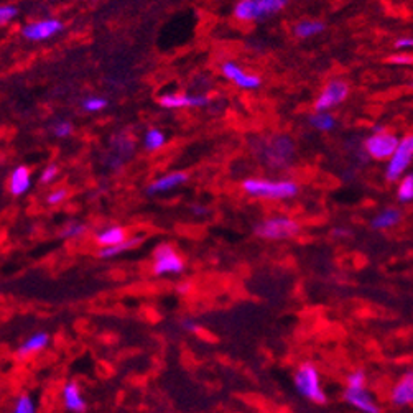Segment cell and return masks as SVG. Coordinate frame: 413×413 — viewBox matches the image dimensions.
I'll use <instances>...</instances> for the list:
<instances>
[{
	"label": "cell",
	"instance_id": "1",
	"mask_svg": "<svg viewBox=\"0 0 413 413\" xmlns=\"http://www.w3.org/2000/svg\"><path fill=\"white\" fill-rule=\"evenodd\" d=\"M295 390L303 397L305 400L316 405H325L328 402V395L321 384V374L311 361L300 362L293 372Z\"/></svg>",
	"mask_w": 413,
	"mask_h": 413
},
{
	"label": "cell",
	"instance_id": "2",
	"mask_svg": "<svg viewBox=\"0 0 413 413\" xmlns=\"http://www.w3.org/2000/svg\"><path fill=\"white\" fill-rule=\"evenodd\" d=\"M243 191L250 198L259 199H290L298 194V185L290 180L248 178L243 181Z\"/></svg>",
	"mask_w": 413,
	"mask_h": 413
},
{
	"label": "cell",
	"instance_id": "3",
	"mask_svg": "<svg viewBox=\"0 0 413 413\" xmlns=\"http://www.w3.org/2000/svg\"><path fill=\"white\" fill-rule=\"evenodd\" d=\"M259 155L272 168H285L293 162L295 144L289 135H272L260 142Z\"/></svg>",
	"mask_w": 413,
	"mask_h": 413
},
{
	"label": "cell",
	"instance_id": "4",
	"mask_svg": "<svg viewBox=\"0 0 413 413\" xmlns=\"http://www.w3.org/2000/svg\"><path fill=\"white\" fill-rule=\"evenodd\" d=\"M290 0H239L234 7V17L240 22H259L279 13Z\"/></svg>",
	"mask_w": 413,
	"mask_h": 413
},
{
	"label": "cell",
	"instance_id": "5",
	"mask_svg": "<svg viewBox=\"0 0 413 413\" xmlns=\"http://www.w3.org/2000/svg\"><path fill=\"white\" fill-rule=\"evenodd\" d=\"M298 221L286 216H274V218L260 221L254 228V234L264 240H286L300 234Z\"/></svg>",
	"mask_w": 413,
	"mask_h": 413
},
{
	"label": "cell",
	"instance_id": "6",
	"mask_svg": "<svg viewBox=\"0 0 413 413\" xmlns=\"http://www.w3.org/2000/svg\"><path fill=\"white\" fill-rule=\"evenodd\" d=\"M186 269V262L171 244H160L153 250L152 272L155 277H173L181 275Z\"/></svg>",
	"mask_w": 413,
	"mask_h": 413
},
{
	"label": "cell",
	"instance_id": "7",
	"mask_svg": "<svg viewBox=\"0 0 413 413\" xmlns=\"http://www.w3.org/2000/svg\"><path fill=\"white\" fill-rule=\"evenodd\" d=\"M399 137L395 134L387 132L382 125H377L374 132L366 139L364 152L369 158L374 160H389L399 147Z\"/></svg>",
	"mask_w": 413,
	"mask_h": 413
},
{
	"label": "cell",
	"instance_id": "8",
	"mask_svg": "<svg viewBox=\"0 0 413 413\" xmlns=\"http://www.w3.org/2000/svg\"><path fill=\"white\" fill-rule=\"evenodd\" d=\"M413 160V135H405L399 142L394 155L387 160L385 178L387 181H399Z\"/></svg>",
	"mask_w": 413,
	"mask_h": 413
},
{
	"label": "cell",
	"instance_id": "9",
	"mask_svg": "<svg viewBox=\"0 0 413 413\" xmlns=\"http://www.w3.org/2000/svg\"><path fill=\"white\" fill-rule=\"evenodd\" d=\"M347 95H349V84L342 79H331L315 100V112H328L330 109L344 103Z\"/></svg>",
	"mask_w": 413,
	"mask_h": 413
},
{
	"label": "cell",
	"instance_id": "10",
	"mask_svg": "<svg viewBox=\"0 0 413 413\" xmlns=\"http://www.w3.org/2000/svg\"><path fill=\"white\" fill-rule=\"evenodd\" d=\"M64 28L63 22L59 18L48 17L37 20V22H30L22 28V37L28 42H45V40L53 38L54 35L62 33Z\"/></svg>",
	"mask_w": 413,
	"mask_h": 413
},
{
	"label": "cell",
	"instance_id": "11",
	"mask_svg": "<svg viewBox=\"0 0 413 413\" xmlns=\"http://www.w3.org/2000/svg\"><path fill=\"white\" fill-rule=\"evenodd\" d=\"M342 400L361 413H382L380 405L377 404L376 397L367 390V387H364V389H347V387H344Z\"/></svg>",
	"mask_w": 413,
	"mask_h": 413
},
{
	"label": "cell",
	"instance_id": "12",
	"mask_svg": "<svg viewBox=\"0 0 413 413\" xmlns=\"http://www.w3.org/2000/svg\"><path fill=\"white\" fill-rule=\"evenodd\" d=\"M221 73H223V76L228 79V81L234 83V86H238V88L245 89V91L259 89L262 84L260 76L248 73L243 66H239V64L234 62L223 63V66H221Z\"/></svg>",
	"mask_w": 413,
	"mask_h": 413
},
{
	"label": "cell",
	"instance_id": "13",
	"mask_svg": "<svg viewBox=\"0 0 413 413\" xmlns=\"http://www.w3.org/2000/svg\"><path fill=\"white\" fill-rule=\"evenodd\" d=\"M389 400L392 405L399 409L413 405V367L407 369L390 387Z\"/></svg>",
	"mask_w": 413,
	"mask_h": 413
},
{
	"label": "cell",
	"instance_id": "14",
	"mask_svg": "<svg viewBox=\"0 0 413 413\" xmlns=\"http://www.w3.org/2000/svg\"><path fill=\"white\" fill-rule=\"evenodd\" d=\"M209 104L206 94H181L168 93L160 98V105L165 109H185V107H204Z\"/></svg>",
	"mask_w": 413,
	"mask_h": 413
},
{
	"label": "cell",
	"instance_id": "15",
	"mask_svg": "<svg viewBox=\"0 0 413 413\" xmlns=\"http://www.w3.org/2000/svg\"><path fill=\"white\" fill-rule=\"evenodd\" d=\"M62 402L64 410L69 413H86L88 412V400L84 399L81 385L76 380H68L63 384Z\"/></svg>",
	"mask_w": 413,
	"mask_h": 413
},
{
	"label": "cell",
	"instance_id": "16",
	"mask_svg": "<svg viewBox=\"0 0 413 413\" xmlns=\"http://www.w3.org/2000/svg\"><path fill=\"white\" fill-rule=\"evenodd\" d=\"M50 342H52V336H50L48 331L33 332V335H30L17 347V357H20V359H28V357L37 356L45 349H48Z\"/></svg>",
	"mask_w": 413,
	"mask_h": 413
},
{
	"label": "cell",
	"instance_id": "17",
	"mask_svg": "<svg viewBox=\"0 0 413 413\" xmlns=\"http://www.w3.org/2000/svg\"><path fill=\"white\" fill-rule=\"evenodd\" d=\"M186 181H188V175L183 173V171H173V173L160 176L158 180H155L153 183H150V186L147 188V193L152 196L162 194V193H166V191L185 185Z\"/></svg>",
	"mask_w": 413,
	"mask_h": 413
},
{
	"label": "cell",
	"instance_id": "18",
	"mask_svg": "<svg viewBox=\"0 0 413 413\" xmlns=\"http://www.w3.org/2000/svg\"><path fill=\"white\" fill-rule=\"evenodd\" d=\"M130 238L127 229L122 228V226H107L103 231H99L95 234V244L99 245L100 249L104 248H114V245L122 244L124 240H127Z\"/></svg>",
	"mask_w": 413,
	"mask_h": 413
},
{
	"label": "cell",
	"instance_id": "19",
	"mask_svg": "<svg viewBox=\"0 0 413 413\" xmlns=\"http://www.w3.org/2000/svg\"><path fill=\"white\" fill-rule=\"evenodd\" d=\"M30 185H32V173L27 166L20 165L15 168L12 173H10L8 178V191L13 196H22L30 190Z\"/></svg>",
	"mask_w": 413,
	"mask_h": 413
},
{
	"label": "cell",
	"instance_id": "20",
	"mask_svg": "<svg viewBox=\"0 0 413 413\" xmlns=\"http://www.w3.org/2000/svg\"><path fill=\"white\" fill-rule=\"evenodd\" d=\"M402 221V213L397 208H385L380 213H377L372 219V229L376 231H387L395 228Z\"/></svg>",
	"mask_w": 413,
	"mask_h": 413
},
{
	"label": "cell",
	"instance_id": "21",
	"mask_svg": "<svg viewBox=\"0 0 413 413\" xmlns=\"http://www.w3.org/2000/svg\"><path fill=\"white\" fill-rule=\"evenodd\" d=\"M142 243H144L142 235H130V238L127 240H124L122 244L114 245V248L99 249L98 254H95V255H98L99 259H114V257L122 255V254H125V252L137 249Z\"/></svg>",
	"mask_w": 413,
	"mask_h": 413
},
{
	"label": "cell",
	"instance_id": "22",
	"mask_svg": "<svg viewBox=\"0 0 413 413\" xmlns=\"http://www.w3.org/2000/svg\"><path fill=\"white\" fill-rule=\"evenodd\" d=\"M326 25L323 22H320V20H301L293 27V33L295 37H298L301 40H306V38H313V37H318L325 32Z\"/></svg>",
	"mask_w": 413,
	"mask_h": 413
},
{
	"label": "cell",
	"instance_id": "23",
	"mask_svg": "<svg viewBox=\"0 0 413 413\" xmlns=\"http://www.w3.org/2000/svg\"><path fill=\"white\" fill-rule=\"evenodd\" d=\"M310 125L318 132H331L336 127V119L330 112H313L310 115Z\"/></svg>",
	"mask_w": 413,
	"mask_h": 413
},
{
	"label": "cell",
	"instance_id": "24",
	"mask_svg": "<svg viewBox=\"0 0 413 413\" xmlns=\"http://www.w3.org/2000/svg\"><path fill=\"white\" fill-rule=\"evenodd\" d=\"M8 413H38L37 410V402L27 392H22L13 399L12 409Z\"/></svg>",
	"mask_w": 413,
	"mask_h": 413
},
{
	"label": "cell",
	"instance_id": "25",
	"mask_svg": "<svg viewBox=\"0 0 413 413\" xmlns=\"http://www.w3.org/2000/svg\"><path fill=\"white\" fill-rule=\"evenodd\" d=\"M165 142H166V137L162 130L150 129L145 132L144 145H145V150H149V152H157V150L163 147Z\"/></svg>",
	"mask_w": 413,
	"mask_h": 413
},
{
	"label": "cell",
	"instance_id": "26",
	"mask_svg": "<svg viewBox=\"0 0 413 413\" xmlns=\"http://www.w3.org/2000/svg\"><path fill=\"white\" fill-rule=\"evenodd\" d=\"M112 147L119 153V158H127L134 152V140L129 135H115L112 139Z\"/></svg>",
	"mask_w": 413,
	"mask_h": 413
},
{
	"label": "cell",
	"instance_id": "27",
	"mask_svg": "<svg viewBox=\"0 0 413 413\" xmlns=\"http://www.w3.org/2000/svg\"><path fill=\"white\" fill-rule=\"evenodd\" d=\"M397 198H399L400 203H410V201H413V173L404 175L399 180Z\"/></svg>",
	"mask_w": 413,
	"mask_h": 413
},
{
	"label": "cell",
	"instance_id": "28",
	"mask_svg": "<svg viewBox=\"0 0 413 413\" xmlns=\"http://www.w3.org/2000/svg\"><path fill=\"white\" fill-rule=\"evenodd\" d=\"M88 233V226L83 223H68L59 233L62 239H79Z\"/></svg>",
	"mask_w": 413,
	"mask_h": 413
},
{
	"label": "cell",
	"instance_id": "29",
	"mask_svg": "<svg viewBox=\"0 0 413 413\" xmlns=\"http://www.w3.org/2000/svg\"><path fill=\"white\" fill-rule=\"evenodd\" d=\"M347 389H364L367 387V374L362 369H354L346 376Z\"/></svg>",
	"mask_w": 413,
	"mask_h": 413
},
{
	"label": "cell",
	"instance_id": "30",
	"mask_svg": "<svg viewBox=\"0 0 413 413\" xmlns=\"http://www.w3.org/2000/svg\"><path fill=\"white\" fill-rule=\"evenodd\" d=\"M83 107L86 109V112H100L107 107V100L100 95H91L83 103Z\"/></svg>",
	"mask_w": 413,
	"mask_h": 413
},
{
	"label": "cell",
	"instance_id": "31",
	"mask_svg": "<svg viewBox=\"0 0 413 413\" xmlns=\"http://www.w3.org/2000/svg\"><path fill=\"white\" fill-rule=\"evenodd\" d=\"M53 134L54 137L59 139H66L73 134V124L69 120H58V122L53 124Z\"/></svg>",
	"mask_w": 413,
	"mask_h": 413
},
{
	"label": "cell",
	"instance_id": "32",
	"mask_svg": "<svg viewBox=\"0 0 413 413\" xmlns=\"http://www.w3.org/2000/svg\"><path fill=\"white\" fill-rule=\"evenodd\" d=\"M17 13H18V10L15 5H8V4L0 5V27H4V25L12 22V20L17 17Z\"/></svg>",
	"mask_w": 413,
	"mask_h": 413
},
{
	"label": "cell",
	"instance_id": "33",
	"mask_svg": "<svg viewBox=\"0 0 413 413\" xmlns=\"http://www.w3.org/2000/svg\"><path fill=\"white\" fill-rule=\"evenodd\" d=\"M66 198H68V190L66 188H58V190H53L52 193H48L47 203L50 206H57V204H62Z\"/></svg>",
	"mask_w": 413,
	"mask_h": 413
},
{
	"label": "cell",
	"instance_id": "34",
	"mask_svg": "<svg viewBox=\"0 0 413 413\" xmlns=\"http://www.w3.org/2000/svg\"><path fill=\"white\" fill-rule=\"evenodd\" d=\"M58 165H54V163H50L47 165L43 168L42 171V176H40V181L42 183H52V181L57 180V176H58Z\"/></svg>",
	"mask_w": 413,
	"mask_h": 413
},
{
	"label": "cell",
	"instance_id": "35",
	"mask_svg": "<svg viewBox=\"0 0 413 413\" xmlns=\"http://www.w3.org/2000/svg\"><path fill=\"white\" fill-rule=\"evenodd\" d=\"M180 328L190 332V335H199L201 332V326L198 325V321L193 318H183L180 321Z\"/></svg>",
	"mask_w": 413,
	"mask_h": 413
},
{
	"label": "cell",
	"instance_id": "36",
	"mask_svg": "<svg viewBox=\"0 0 413 413\" xmlns=\"http://www.w3.org/2000/svg\"><path fill=\"white\" fill-rule=\"evenodd\" d=\"M389 62L392 64H397V66H410L413 64V57H410L409 53H399V54H392Z\"/></svg>",
	"mask_w": 413,
	"mask_h": 413
},
{
	"label": "cell",
	"instance_id": "37",
	"mask_svg": "<svg viewBox=\"0 0 413 413\" xmlns=\"http://www.w3.org/2000/svg\"><path fill=\"white\" fill-rule=\"evenodd\" d=\"M395 48L400 52H409L413 50V37H400L395 40Z\"/></svg>",
	"mask_w": 413,
	"mask_h": 413
},
{
	"label": "cell",
	"instance_id": "38",
	"mask_svg": "<svg viewBox=\"0 0 413 413\" xmlns=\"http://www.w3.org/2000/svg\"><path fill=\"white\" fill-rule=\"evenodd\" d=\"M191 289H193V286H191L190 281H180V284L176 285V291H178V295H181V296L190 295Z\"/></svg>",
	"mask_w": 413,
	"mask_h": 413
},
{
	"label": "cell",
	"instance_id": "39",
	"mask_svg": "<svg viewBox=\"0 0 413 413\" xmlns=\"http://www.w3.org/2000/svg\"><path fill=\"white\" fill-rule=\"evenodd\" d=\"M191 213H193L194 216H204V214L209 213V209L204 208V206H201V204H194V206H191Z\"/></svg>",
	"mask_w": 413,
	"mask_h": 413
},
{
	"label": "cell",
	"instance_id": "40",
	"mask_svg": "<svg viewBox=\"0 0 413 413\" xmlns=\"http://www.w3.org/2000/svg\"><path fill=\"white\" fill-rule=\"evenodd\" d=\"M332 235L337 239H344L349 235V231L344 229V228H336V229H332Z\"/></svg>",
	"mask_w": 413,
	"mask_h": 413
},
{
	"label": "cell",
	"instance_id": "41",
	"mask_svg": "<svg viewBox=\"0 0 413 413\" xmlns=\"http://www.w3.org/2000/svg\"><path fill=\"white\" fill-rule=\"evenodd\" d=\"M410 89H412V91H413V81H412V83H410Z\"/></svg>",
	"mask_w": 413,
	"mask_h": 413
}]
</instances>
